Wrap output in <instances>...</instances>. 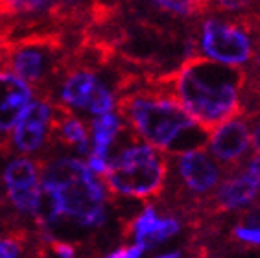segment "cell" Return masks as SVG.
Wrapping results in <instances>:
<instances>
[{"label":"cell","mask_w":260,"mask_h":258,"mask_svg":"<svg viewBox=\"0 0 260 258\" xmlns=\"http://www.w3.org/2000/svg\"><path fill=\"white\" fill-rule=\"evenodd\" d=\"M172 92L186 114L210 133L220 124L244 113L245 72L205 57H190L172 74Z\"/></svg>","instance_id":"cell-1"},{"label":"cell","mask_w":260,"mask_h":258,"mask_svg":"<svg viewBox=\"0 0 260 258\" xmlns=\"http://www.w3.org/2000/svg\"><path fill=\"white\" fill-rule=\"evenodd\" d=\"M118 109L131 131L151 148L177 155L205 149L209 133L170 92H160V89L129 92L120 98Z\"/></svg>","instance_id":"cell-2"},{"label":"cell","mask_w":260,"mask_h":258,"mask_svg":"<svg viewBox=\"0 0 260 258\" xmlns=\"http://www.w3.org/2000/svg\"><path fill=\"white\" fill-rule=\"evenodd\" d=\"M41 179L55 186L63 205V218L83 229L105 223V190L85 163L54 157L41 168Z\"/></svg>","instance_id":"cell-3"},{"label":"cell","mask_w":260,"mask_h":258,"mask_svg":"<svg viewBox=\"0 0 260 258\" xmlns=\"http://www.w3.org/2000/svg\"><path fill=\"white\" fill-rule=\"evenodd\" d=\"M105 184L115 196L148 199L159 196L168 177V159L159 149L139 142L109 160Z\"/></svg>","instance_id":"cell-4"},{"label":"cell","mask_w":260,"mask_h":258,"mask_svg":"<svg viewBox=\"0 0 260 258\" xmlns=\"http://www.w3.org/2000/svg\"><path fill=\"white\" fill-rule=\"evenodd\" d=\"M200 52L209 61L240 69L253 59L255 43L245 22L209 17L200 30Z\"/></svg>","instance_id":"cell-5"},{"label":"cell","mask_w":260,"mask_h":258,"mask_svg":"<svg viewBox=\"0 0 260 258\" xmlns=\"http://www.w3.org/2000/svg\"><path fill=\"white\" fill-rule=\"evenodd\" d=\"M10 72L28 85H43L59 72V45L50 35L22 37L2 50Z\"/></svg>","instance_id":"cell-6"},{"label":"cell","mask_w":260,"mask_h":258,"mask_svg":"<svg viewBox=\"0 0 260 258\" xmlns=\"http://www.w3.org/2000/svg\"><path fill=\"white\" fill-rule=\"evenodd\" d=\"M59 98L69 109L87 111L94 116L113 113L116 104L113 90L89 69L69 72L61 83Z\"/></svg>","instance_id":"cell-7"},{"label":"cell","mask_w":260,"mask_h":258,"mask_svg":"<svg viewBox=\"0 0 260 258\" xmlns=\"http://www.w3.org/2000/svg\"><path fill=\"white\" fill-rule=\"evenodd\" d=\"M207 148H209L207 153L220 166L223 164L225 168L238 170L236 166L244 163L247 151L253 148L249 118L245 116V113L236 114L216 129H212L209 133Z\"/></svg>","instance_id":"cell-8"},{"label":"cell","mask_w":260,"mask_h":258,"mask_svg":"<svg viewBox=\"0 0 260 258\" xmlns=\"http://www.w3.org/2000/svg\"><path fill=\"white\" fill-rule=\"evenodd\" d=\"M175 174L183 190L192 196L216 194L223 181V166L216 163L205 149H194L177 155Z\"/></svg>","instance_id":"cell-9"},{"label":"cell","mask_w":260,"mask_h":258,"mask_svg":"<svg viewBox=\"0 0 260 258\" xmlns=\"http://www.w3.org/2000/svg\"><path fill=\"white\" fill-rule=\"evenodd\" d=\"M54 105L48 100H34L11 135V144L20 153H35L52 137Z\"/></svg>","instance_id":"cell-10"},{"label":"cell","mask_w":260,"mask_h":258,"mask_svg":"<svg viewBox=\"0 0 260 258\" xmlns=\"http://www.w3.org/2000/svg\"><path fill=\"white\" fill-rule=\"evenodd\" d=\"M4 186L11 205L19 212L31 214L41 184V168L30 157H15L6 164Z\"/></svg>","instance_id":"cell-11"},{"label":"cell","mask_w":260,"mask_h":258,"mask_svg":"<svg viewBox=\"0 0 260 258\" xmlns=\"http://www.w3.org/2000/svg\"><path fill=\"white\" fill-rule=\"evenodd\" d=\"M31 104V85L24 83L8 69H0V133L15 129Z\"/></svg>","instance_id":"cell-12"},{"label":"cell","mask_w":260,"mask_h":258,"mask_svg":"<svg viewBox=\"0 0 260 258\" xmlns=\"http://www.w3.org/2000/svg\"><path fill=\"white\" fill-rule=\"evenodd\" d=\"M260 192V181H256L245 168L236 174H229L221 181L214 198L218 207L223 210H240L255 205Z\"/></svg>","instance_id":"cell-13"},{"label":"cell","mask_w":260,"mask_h":258,"mask_svg":"<svg viewBox=\"0 0 260 258\" xmlns=\"http://www.w3.org/2000/svg\"><path fill=\"white\" fill-rule=\"evenodd\" d=\"M179 233V221L174 218H159L153 207H146L133 219L131 234L137 245L151 249Z\"/></svg>","instance_id":"cell-14"},{"label":"cell","mask_w":260,"mask_h":258,"mask_svg":"<svg viewBox=\"0 0 260 258\" xmlns=\"http://www.w3.org/2000/svg\"><path fill=\"white\" fill-rule=\"evenodd\" d=\"M52 137L72 148L76 153L87 155L89 153V133L85 124L78 116L70 113L65 107H55L54 122H52Z\"/></svg>","instance_id":"cell-15"},{"label":"cell","mask_w":260,"mask_h":258,"mask_svg":"<svg viewBox=\"0 0 260 258\" xmlns=\"http://www.w3.org/2000/svg\"><path fill=\"white\" fill-rule=\"evenodd\" d=\"M31 216L43 229H54L63 219V205L54 184L41 179L39 190L35 196V203L31 209Z\"/></svg>","instance_id":"cell-16"},{"label":"cell","mask_w":260,"mask_h":258,"mask_svg":"<svg viewBox=\"0 0 260 258\" xmlns=\"http://www.w3.org/2000/svg\"><path fill=\"white\" fill-rule=\"evenodd\" d=\"M124 127L125 125L122 124L120 116H116L115 113L96 116L92 120V151H90V155L105 159L109 163L113 144H115L116 137L122 133Z\"/></svg>","instance_id":"cell-17"},{"label":"cell","mask_w":260,"mask_h":258,"mask_svg":"<svg viewBox=\"0 0 260 258\" xmlns=\"http://www.w3.org/2000/svg\"><path fill=\"white\" fill-rule=\"evenodd\" d=\"M151 6H155L159 10L168 11V13H174V15L181 17H188L194 15L196 11L201 10V4H196V2H183V0H160V2H151Z\"/></svg>","instance_id":"cell-18"},{"label":"cell","mask_w":260,"mask_h":258,"mask_svg":"<svg viewBox=\"0 0 260 258\" xmlns=\"http://www.w3.org/2000/svg\"><path fill=\"white\" fill-rule=\"evenodd\" d=\"M0 258H22L20 240L13 238V236L0 238Z\"/></svg>","instance_id":"cell-19"},{"label":"cell","mask_w":260,"mask_h":258,"mask_svg":"<svg viewBox=\"0 0 260 258\" xmlns=\"http://www.w3.org/2000/svg\"><path fill=\"white\" fill-rule=\"evenodd\" d=\"M235 238L251 245H260V227H249V225H240L235 229Z\"/></svg>","instance_id":"cell-20"},{"label":"cell","mask_w":260,"mask_h":258,"mask_svg":"<svg viewBox=\"0 0 260 258\" xmlns=\"http://www.w3.org/2000/svg\"><path fill=\"white\" fill-rule=\"evenodd\" d=\"M144 254V247H140V245H129V247H120L109 253L107 256L104 258H140Z\"/></svg>","instance_id":"cell-21"},{"label":"cell","mask_w":260,"mask_h":258,"mask_svg":"<svg viewBox=\"0 0 260 258\" xmlns=\"http://www.w3.org/2000/svg\"><path fill=\"white\" fill-rule=\"evenodd\" d=\"M52 251L59 258H76V247L69 242H61V240H52Z\"/></svg>","instance_id":"cell-22"},{"label":"cell","mask_w":260,"mask_h":258,"mask_svg":"<svg viewBox=\"0 0 260 258\" xmlns=\"http://www.w3.org/2000/svg\"><path fill=\"white\" fill-rule=\"evenodd\" d=\"M87 166H89V170L94 175H105L107 170H109V163L105 159H100V157H94V155H89Z\"/></svg>","instance_id":"cell-23"},{"label":"cell","mask_w":260,"mask_h":258,"mask_svg":"<svg viewBox=\"0 0 260 258\" xmlns=\"http://www.w3.org/2000/svg\"><path fill=\"white\" fill-rule=\"evenodd\" d=\"M251 125V142H253V148H255L256 155H260V113L251 116L249 118Z\"/></svg>","instance_id":"cell-24"},{"label":"cell","mask_w":260,"mask_h":258,"mask_svg":"<svg viewBox=\"0 0 260 258\" xmlns=\"http://www.w3.org/2000/svg\"><path fill=\"white\" fill-rule=\"evenodd\" d=\"M247 221H249V227H260V209L253 210L247 216Z\"/></svg>","instance_id":"cell-25"},{"label":"cell","mask_w":260,"mask_h":258,"mask_svg":"<svg viewBox=\"0 0 260 258\" xmlns=\"http://www.w3.org/2000/svg\"><path fill=\"white\" fill-rule=\"evenodd\" d=\"M11 10V2H0V15H4V13H10Z\"/></svg>","instance_id":"cell-26"},{"label":"cell","mask_w":260,"mask_h":258,"mask_svg":"<svg viewBox=\"0 0 260 258\" xmlns=\"http://www.w3.org/2000/svg\"><path fill=\"white\" fill-rule=\"evenodd\" d=\"M157 258H181V254L179 253H166V254H162V256H157Z\"/></svg>","instance_id":"cell-27"},{"label":"cell","mask_w":260,"mask_h":258,"mask_svg":"<svg viewBox=\"0 0 260 258\" xmlns=\"http://www.w3.org/2000/svg\"><path fill=\"white\" fill-rule=\"evenodd\" d=\"M256 69L260 70V46H258V52H256Z\"/></svg>","instance_id":"cell-28"}]
</instances>
